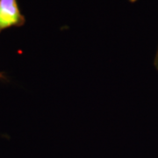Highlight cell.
<instances>
[{
	"mask_svg": "<svg viewBox=\"0 0 158 158\" xmlns=\"http://www.w3.org/2000/svg\"><path fill=\"white\" fill-rule=\"evenodd\" d=\"M130 2H132V3H135V2H136L137 0H129Z\"/></svg>",
	"mask_w": 158,
	"mask_h": 158,
	"instance_id": "cell-4",
	"label": "cell"
},
{
	"mask_svg": "<svg viewBox=\"0 0 158 158\" xmlns=\"http://www.w3.org/2000/svg\"><path fill=\"white\" fill-rule=\"evenodd\" d=\"M0 78H4V76L2 73H0Z\"/></svg>",
	"mask_w": 158,
	"mask_h": 158,
	"instance_id": "cell-3",
	"label": "cell"
},
{
	"mask_svg": "<svg viewBox=\"0 0 158 158\" xmlns=\"http://www.w3.org/2000/svg\"><path fill=\"white\" fill-rule=\"evenodd\" d=\"M154 64H155V66H156V68L158 70V50L157 53H156V57H155V61H154Z\"/></svg>",
	"mask_w": 158,
	"mask_h": 158,
	"instance_id": "cell-2",
	"label": "cell"
},
{
	"mask_svg": "<svg viewBox=\"0 0 158 158\" xmlns=\"http://www.w3.org/2000/svg\"><path fill=\"white\" fill-rule=\"evenodd\" d=\"M25 22L17 0H0V33L12 27H21Z\"/></svg>",
	"mask_w": 158,
	"mask_h": 158,
	"instance_id": "cell-1",
	"label": "cell"
}]
</instances>
